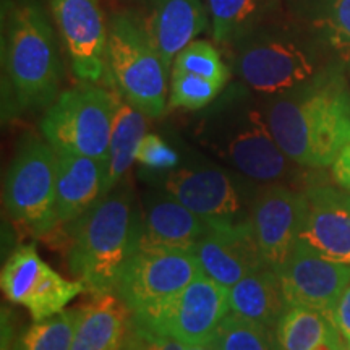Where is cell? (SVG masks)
Wrapping results in <instances>:
<instances>
[{
  "instance_id": "cell-1",
  "label": "cell",
  "mask_w": 350,
  "mask_h": 350,
  "mask_svg": "<svg viewBox=\"0 0 350 350\" xmlns=\"http://www.w3.org/2000/svg\"><path fill=\"white\" fill-rule=\"evenodd\" d=\"M265 117L292 163L329 167L350 143V88L339 73H325L274 99Z\"/></svg>"
},
{
  "instance_id": "cell-2",
  "label": "cell",
  "mask_w": 350,
  "mask_h": 350,
  "mask_svg": "<svg viewBox=\"0 0 350 350\" xmlns=\"http://www.w3.org/2000/svg\"><path fill=\"white\" fill-rule=\"evenodd\" d=\"M59 229L65 262L77 281L93 297L113 294L122 266L138 252L142 240V211L130 188L116 187Z\"/></svg>"
},
{
  "instance_id": "cell-3",
  "label": "cell",
  "mask_w": 350,
  "mask_h": 350,
  "mask_svg": "<svg viewBox=\"0 0 350 350\" xmlns=\"http://www.w3.org/2000/svg\"><path fill=\"white\" fill-rule=\"evenodd\" d=\"M2 62L8 109L39 111L57 99L62 75L59 49L39 3L25 0L8 7L3 15Z\"/></svg>"
},
{
  "instance_id": "cell-4",
  "label": "cell",
  "mask_w": 350,
  "mask_h": 350,
  "mask_svg": "<svg viewBox=\"0 0 350 350\" xmlns=\"http://www.w3.org/2000/svg\"><path fill=\"white\" fill-rule=\"evenodd\" d=\"M201 142L245 177L261 183L282 180L288 157L275 142L265 113L229 99L200 125Z\"/></svg>"
},
{
  "instance_id": "cell-5",
  "label": "cell",
  "mask_w": 350,
  "mask_h": 350,
  "mask_svg": "<svg viewBox=\"0 0 350 350\" xmlns=\"http://www.w3.org/2000/svg\"><path fill=\"white\" fill-rule=\"evenodd\" d=\"M167 73L135 16L124 13L109 21L107 75L124 99L151 119L167 107Z\"/></svg>"
},
{
  "instance_id": "cell-6",
  "label": "cell",
  "mask_w": 350,
  "mask_h": 350,
  "mask_svg": "<svg viewBox=\"0 0 350 350\" xmlns=\"http://www.w3.org/2000/svg\"><path fill=\"white\" fill-rule=\"evenodd\" d=\"M117 90L81 81L46 109L41 131L55 150L90 156L107 165Z\"/></svg>"
},
{
  "instance_id": "cell-7",
  "label": "cell",
  "mask_w": 350,
  "mask_h": 350,
  "mask_svg": "<svg viewBox=\"0 0 350 350\" xmlns=\"http://www.w3.org/2000/svg\"><path fill=\"white\" fill-rule=\"evenodd\" d=\"M57 152L49 142L29 135L16 148L5 180L3 206L13 222L42 237L55 229Z\"/></svg>"
},
{
  "instance_id": "cell-8",
  "label": "cell",
  "mask_w": 350,
  "mask_h": 350,
  "mask_svg": "<svg viewBox=\"0 0 350 350\" xmlns=\"http://www.w3.org/2000/svg\"><path fill=\"white\" fill-rule=\"evenodd\" d=\"M232 49L242 81L260 94H286L312 81L317 73V65L305 47L268 26L240 39Z\"/></svg>"
},
{
  "instance_id": "cell-9",
  "label": "cell",
  "mask_w": 350,
  "mask_h": 350,
  "mask_svg": "<svg viewBox=\"0 0 350 350\" xmlns=\"http://www.w3.org/2000/svg\"><path fill=\"white\" fill-rule=\"evenodd\" d=\"M229 313V288L201 274L167 300L130 317L156 334L190 345H206Z\"/></svg>"
},
{
  "instance_id": "cell-10",
  "label": "cell",
  "mask_w": 350,
  "mask_h": 350,
  "mask_svg": "<svg viewBox=\"0 0 350 350\" xmlns=\"http://www.w3.org/2000/svg\"><path fill=\"white\" fill-rule=\"evenodd\" d=\"M201 274L193 253L138 248L122 266L113 294L135 314L167 300Z\"/></svg>"
},
{
  "instance_id": "cell-11",
  "label": "cell",
  "mask_w": 350,
  "mask_h": 350,
  "mask_svg": "<svg viewBox=\"0 0 350 350\" xmlns=\"http://www.w3.org/2000/svg\"><path fill=\"white\" fill-rule=\"evenodd\" d=\"M0 287L12 304L21 305L41 321L64 312L86 292L80 281H68L39 256L34 245H20L3 265Z\"/></svg>"
},
{
  "instance_id": "cell-12",
  "label": "cell",
  "mask_w": 350,
  "mask_h": 350,
  "mask_svg": "<svg viewBox=\"0 0 350 350\" xmlns=\"http://www.w3.org/2000/svg\"><path fill=\"white\" fill-rule=\"evenodd\" d=\"M275 273L288 306H305L329 318L350 284V266L327 260L301 240Z\"/></svg>"
},
{
  "instance_id": "cell-13",
  "label": "cell",
  "mask_w": 350,
  "mask_h": 350,
  "mask_svg": "<svg viewBox=\"0 0 350 350\" xmlns=\"http://www.w3.org/2000/svg\"><path fill=\"white\" fill-rule=\"evenodd\" d=\"M52 16L80 81L96 83L107 75L109 25L99 0H49Z\"/></svg>"
},
{
  "instance_id": "cell-14",
  "label": "cell",
  "mask_w": 350,
  "mask_h": 350,
  "mask_svg": "<svg viewBox=\"0 0 350 350\" xmlns=\"http://www.w3.org/2000/svg\"><path fill=\"white\" fill-rule=\"evenodd\" d=\"M306 214V193L273 185L262 188L252 201L250 224L266 265L281 268L300 237Z\"/></svg>"
},
{
  "instance_id": "cell-15",
  "label": "cell",
  "mask_w": 350,
  "mask_h": 350,
  "mask_svg": "<svg viewBox=\"0 0 350 350\" xmlns=\"http://www.w3.org/2000/svg\"><path fill=\"white\" fill-rule=\"evenodd\" d=\"M203 274L230 288L266 265L253 234L250 217L237 222H211L193 248Z\"/></svg>"
},
{
  "instance_id": "cell-16",
  "label": "cell",
  "mask_w": 350,
  "mask_h": 350,
  "mask_svg": "<svg viewBox=\"0 0 350 350\" xmlns=\"http://www.w3.org/2000/svg\"><path fill=\"white\" fill-rule=\"evenodd\" d=\"M165 191L209 222H237L245 216L243 198L230 175L216 167H185L169 174Z\"/></svg>"
},
{
  "instance_id": "cell-17",
  "label": "cell",
  "mask_w": 350,
  "mask_h": 350,
  "mask_svg": "<svg viewBox=\"0 0 350 350\" xmlns=\"http://www.w3.org/2000/svg\"><path fill=\"white\" fill-rule=\"evenodd\" d=\"M135 18L170 72L175 57L206 29L209 13L203 0H143Z\"/></svg>"
},
{
  "instance_id": "cell-18",
  "label": "cell",
  "mask_w": 350,
  "mask_h": 350,
  "mask_svg": "<svg viewBox=\"0 0 350 350\" xmlns=\"http://www.w3.org/2000/svg\"><path fill=\"white\" fill-rule=\"evenodd\" d=\"M299 240L327 260L350 266V191L325 185L310 188Z\"/></svg>"
},
{
  "instance_id": "cell-19",
  "label": "cell",
  "mask_w": 350,
  "mask_h": 350,
  "mask_svg": "<svg viewBox=\"0 0 350 350\" xmlns=\"http://www.w3.org/2000/svg\"><path fill=\"white\" fill-rule=\"evenodd\" d=\"M142 224L139 248L188 253H193L196 243L211 227V222L183 206L167 191L146 195Z\"/></svg>"
},
{
  "instance_id": "cell-20",
  "label": "cell",
  "mask_w": 350,
  "mask_h": 350,
  "mask_svg": "<svg viewBox=\"0 0 350 350\" xmlns=\"http://www.w3.org/2000/svg\"><path fill=\"white\" fill-rule=\"evenodd\" d=\"M57 152L55 229L73 222L104 196L107 165L90 156ZM54 229V230H55Z\"/></svg>"
},
{
  "instance_id": "cell-21",
  "label": "cell",
  "mask_w": 350,
  "mask_h": 350,
  "mask_svg": "<svg viewBox=\"0 0 350 350\" xmlns=\"http://www.w3.org/2000/svg\"><path fill=\"white\" fill-rule=\"evenodd\" d=\"M129 323V308L116 294L94 297L78 306L72 350H120Z\"/></svg>"
},
{
  "instance_id": "cell-22",
  "label": "cell",
  "mask_w": 350,
  "mask_h": 350,
  "mask_svg": "<svg viewBox=\"0 0 350 350\" xmlns=\"http://www.w3.org/2000/svg\"><path fill=\"white\" fill-rule=\"evenodd\" d=\"M230 312L274 329L287 310L281 279L271 266L245 275L229 288Z\"/></svg>"
},
{
  "instance_id": "cell-23",
  "label": "cell",
  "mask_w": 350,
  "mask_h": 350,
  "mask_svg": "<svg viewBox=\"0 0 350 350\" xmlns=\"http://www.w3.org/2000/svg\"><path fill=\"white\" fill-rule=\"evenodd\" d=\"M144 135H146V116L131 106L129 100H124V96L117 91L106 180H104V196L119 185L122 177L137 161L135 156Z\"/></svg>"
},
{
  "instance_id": "cell-24",
  "label": "cell",
  "mask_w": 350,
  "mask_h": 350,
  "mask_svg": "<svg viewBox=\"0 0 350 350\" xmlns=\"http://www.w3.org/2000/svg\"><path fill=\"white\" fill-rule=\"evenodd\" d=\"M274 0H206L213 39L232 47L266 26Z\"/></svg>"
},
{
  "instance_id": "cell-25",
  "label": "cell",
  "mask_w": 350,
  "mask_h": 350,
  "mask_svg": "<svg viewBox=\"0 0 350 350\" xmlns=\"http://www.w3.org/2000/svg\"><path fill=\"white\" fill-rule=\"evenodd\" d=\"M274 334L279 350H319L340 332L326 314L305 306H287Z\"/></svg>"
},
{
  "instance_id": "cell-26",
  "label": "cell",
  "mask_w": 350,
  "mask_h": 350,
  "mask_svg": "<svg viewBox=\"0 0 350 350\" xmlns=\"http://www.w3.org/2000/svg\"><path fill=\"white\" fill-rule=\"evenodd\" d=\"M78 323L77 308L64 310L21 331L16 338H3L2 350H72Z\"/></svg>"
},
{
  "instance_id": "cell-27",
  "label": "cell",
  "mask_w": 350,
  "mask_h": 350,
  "mask_svg": "<svg viewBox=\"0 0 350 350\" xmlns=\"http://www.w3.org/2000/svg\"><path fill=\"white\" fill-rule=\"evenodd\" d=\"M310 28L344 60H350V0H301Z\"/></svg>"
},
{
  "instance_id": "cell-28",
  "label": "cell",
  "mask_w": 350,
  "mask_h": 350,
  "mask_svg": "<svg viewBox=\"0 0 350 350\" xmlns=\"http://www.w3.org/2000/svg\"><path fill=\"white\" fill-rule=\"evenodd\" d=\"M213 350H279L271 327L229 313L206 344Z\"/></svg>"
},
{
  "instance_id": "cell-29",
  "label": "cell",
  "mask_w": 350,
  "mask_h": 350,
  "mask_svg": "<svg viewBox=\"0 0 350 350\" xmlns=\"http://www.w3.org/2000/svg\"><path fill=\"white\" fill-rule=\"evenodd\" d=\"M172 70L193 73L206 80L227 85L230 80V68L222 60L221 52L213 42L204 39H195L175 57Z\"/></svg>"
},
{
  "instance_id": "cell-30",
  "label": "cell",
  "mask_w": 350,
  "mask_h": 350,
  "mask_svg": "<svg viewBox=\"0 0 350 350\" xmlns=\"http://www.w3.org/2000/svg\"><path fill=\"white\" fill-rule=\"evenodd\" d=\"M221 83L206 80V78L193 75V73L170 70L169 103L170 109H187V111H200L217 98L224 90Z\"/></svg>"
},
{
  "instance_id": "cell-31",
  "label": "cell",
  "mask_w": 350,
  "mask_h": 350,
  "mask_svg": "<svg viewBox=\"0 0 350 350\" xmlns=\"http://www.w3.org/2000/svg\"><path fill=\"white\" fill-rule=\"evenodd\" d=\"M120 350H213L208 345H190L182 340L156 334L146 327L137 325L130 317L129 329Z\"/></svg>"
},
{
  "instance_id": "cell-32",
  "label": "cell",
  "mask_w": 350,
  "mask_h": 350,
  "mask_svg": "<svg viewBox=\"0 0 350 350\" xmlns=\"http://www.w3.org/2000/svg\"><path fill=\"white\" fill-rule=\"evenodd\" d=\"M137 163L154 170H167L178 164V154L163 138L154 133H146L138 144Z\"/></svg>"
},
{
  "instance_id": "cell-33",
  "label": "cell",
  "mask_w": 350,
  "mask_h": 350,
  "mask_svg": "<svg viewBox=\"0 0 350 350\" xmlns=\"http://www.w3.org/2000/svg\"><path fill=\"white\" fill-rule=\"evenodd\" d=\"M331 319L338 327L347 347H350V284L344 291V294L340 295L338 305L331 314Z\"/></svg>"
},
{
  "instance_id": "cell-34",
  "label": "cell",
  "mask_w": 350,
  "mask_h": 350,
  "mask_svg": "<svg viewBox=\"0 0 350 350\" xmlns=\"http://www.w3.org/2000/svg\"><path fill=\"white\" fill-rule=\"evenodd\" d=\"M332 177L340 188L350 191V143L340 151L338 159L332 164Z\"/></svg>"
},
{
  "instance_id": "cell-35",
  "label": "cell",
  "mask_w": 350,
  "mask_h": 350,
  "mask_svg": "<svg viewBox=\"0 0 350 350\" xmlns=\"http://www.w3.org/2000/svg\"><path fill=\"white\" fill-rule=\"evenodd\" d=\"M347 350H350V347H347Z\"/></svg>"
}]
</instances>
